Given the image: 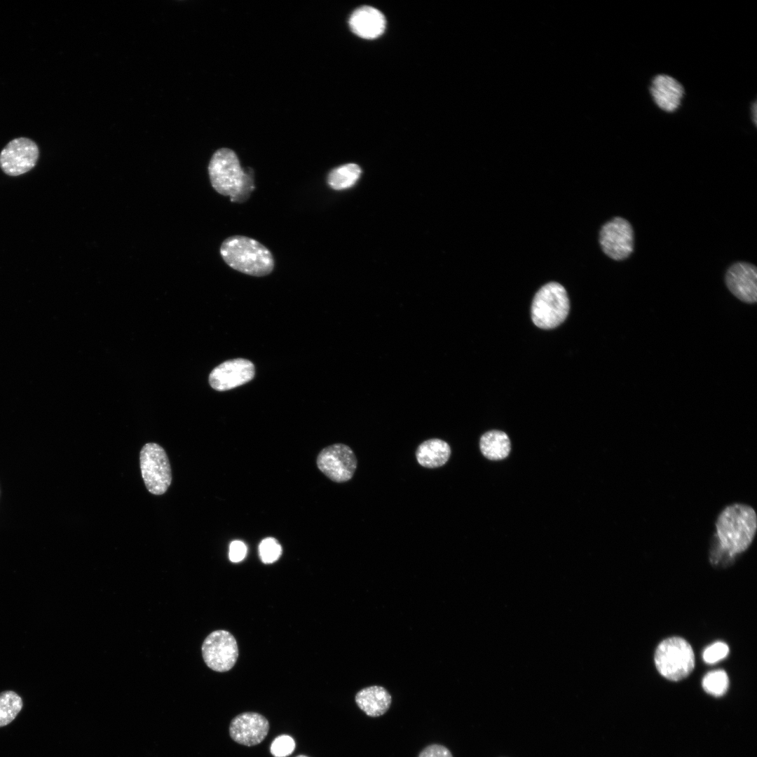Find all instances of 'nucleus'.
Instances as JSON below:
<instances>
[{
  "mask_svg": "<svg viewBox=\"0 0 757 757\" xmlns=\"http://www.w3.org/2000/svg\"><path fill=\"white\" fill-rule=\"evenodd\" d=\"M717 546L735 557L751 545L757 529L753 507L743 503L725 507L716 521Z\"/></svg>",
  "mask_w": 757,
  "mask_h": 757,
  "instance_id": "obj_1",
  "label": "nucleus"
},
{
  "mask_svg": "<svg viewBox=\"0 0 757 757\" xmlns=\"http://www.w3.org/2000/svg\"><path fill=\"white\" fill-rule=\"evenodd\" d=\"M207 169L213 189L221 195L230 196L232 202H244L254 188L252 174L245 172L236 154L230 149L217 150Z\"/></svg>",
  "mask_w": 757,
  "mask_h": 757,
  "instance_id": "obj_2",
  "label": "nucleus"
},
{
  "mask_svg": "<svg viewBox=\"0 0 757 757\" xmlns=\"http://www.w3.org/2000/svg\"><path fill=\"white\" fill-rule=\"evenodd\" d=\"M220 254L229 266L252 276L267 275L275 266L271 251L259 241L245 236L226 238L221 245Z\"/></svg>",
  "mask_w": 757,
  "mask_h": 757,
  "instance_id": "obj_3",
  "label": "nucleus"
},
{
  "mask_svg": "<svg viewBox=\"0 0 757 757\" xmlns=\"http://www.w3.org/2000/svg\"><path fill=\"white\" fill-rule=\"evenodd\" d=\"M654 662L657 671L665 678L678 681L688 677L695 668V654L683 638L671 636L656 648Z\"/></svg>",
  "mask_w": 757,
  "mask_h": 757,
  "instance_id": "obj_4",
  "label": "nucleus"
},
{
  "mask_svg": "<svg viewBox=\"0 0 757 757\" xmlns=\"http://www.w3.org/2000/svg\"><path fill=\"white\" fill-rule=\"evenodd\" d=\"M570 308L565 288L558 282L543 285L535 294L531 306V318L539 328L557 327L566 318Z\"/></svg>",
  "mask_w": 757,
  "mask_h": 757,
  "instance_id": "obj_5",
  "label": "nucleus"
},
{
  "mask_svg": "<svg viewBox=\"0 0 757 757\" xmlns=\"http://www.w3.org/2000/svg\"><path fill=\"white\" fill-rule=\"evenodd\" d=\"M139 464L147 490L154 495L165 493L172 482V470L164 449L156 443L145 444L139 453Z\"/></svg>",
  "mask_w": 757,
  "mask_h": 757,
  "instance_id": "obj_6",
  "label": "nucleus"
},
{
  "mask_svg": "<svg viewBox=\"0 0 757 757\" xmlns=\"http://www.w3.org/2000/svg\"><path fill=\"white\" fill-rule=\"evenodd\" d=\"M201 649L206 665L215 671L230 670L238 657L236 640L226 630H216L210 633L205 639Z\"/></svg>",
  "mask_w": 757,
  "mask_h": 757,
  "instance_id": "obj_7",
  "label": "nucleus"
},
{
  "mask_svg": "<svg viewBox=\"0 0 757 757\" xmlns=\"http://www.w3.org/2000/svg\"><path fill=\"white\" fill-rule=\"evenodd\" d=\"M318 469L335 482L350 480L357 468V458L352 449L343 444L324 448L316 460Z\"/></svg>",
  "mask_w": 757,
  "mask_h": 757,
  "instance_id": "obj_8",
  "label": "nucleus"
},
{
  "mask_svg": "<svg viewBox=\"0 0 757 757\" xmlns=\"http://www.w3.org/2000/svg\"><path fill=\"white\" fill-rule=\"evenodd\" d=\"M599 243L603 252L612 259H627L634 250V231L631 224L620 217L607 221L600 230Z\"/></svg>",
  "mask_w": 757,
  "mask_h": 757,
  "instance_id": "obj_9",
  "label": "nucleus"
},
{
  "mask_svg": "<svg viewBox=\"0 0 757 757\" xmlns=\"http://www.w3.org/2000/svg\"><path fill=\"white\" fill-rule=\"evenodd\" d=\"M39 156L37 144L27 137L10 141L0 153V168L10 176H18L31 170Z\"/></svg>",
  "mask_w": 757,
  "mask_h": 757,
  "instance_id": "obj_10",
  "label": "nucleus"
},
{
  "mask_svg": "<svg viewBox=\"0 0 757 757\" xmlns=\"http://www.w3.org/2000/svg\"><path fill=\"white\" fill-rule=\"evenodd\" d=\"M254 373V366L250 361L238 358L215 367L210 374L209 382L214 390L225 391L249 382Z\"/></svg>",
  "mask_w": 757,
  "mask_h": 757,
  "instance_id": "obj_11",
  "label": "nucleus"
},
{
  "mask_svg": "<svg viewBox=\"0 0 757 757\" xmlns=\"http://www.w3.org/2000/svg\"><path fill=\"white\" fill-rule=\"evenodd\" d=\"M729 291L738 299L746 304L757 301L756 267L747 262H737L728 269L725 277Z\"/></svg>",
  "mask_w": 757,
  "mask_h": 757,
  "instance_id": "obj_12",
  "label": "nucleus"
},
{
  "mask_svg": "<svg viewBox=\"0 0 757 757\" xmlns=\"http://www.w3.org/2000/svg\"><path fill=\"white\" fill-rule=\"evenodd\" d=\"M269 730V723L261 714L245 712L236 716L231 722L229 733L237 743L254 746L261 743Z\"/></svg>",
  "mask_w": 757,
  "mask_h": 757,
  "instance_id": "obj_13",
  "label": "nucleus"
},
{
  "mask_svg": "<svg viewBox=\"0 0 757 757\" xmlns=\"http://www.w3.org/2000/svg\"><path fill=\"white\" fill-rule=\"evenodd\" d=\"M649 91L657 107L667 113L676 111L685 95L683 85L665 74H657L652 79Z\"/></svg>",
  "mask_w": 757,
  "mask_h": 757,
  "instance_id": "obj_14",
  "label": "nucleus"
},
{
  "mask_svg": "<svg viewBox=\"0 0 757 757\" xmlns=\"http://www.w3.org/2000/svg\"><path fill=\"white\" fill-rule=\"evenodd\" d=\"M352 32L364 39H375L383 34L386 28L384 15L376 8L364 6L355 10L349 19Z\"/></svg>",
  "mask_w": 757,
  "mask_h": 757,
  "instance_id": "obj_15",
  "label": "nucleus"
},
{
  "mask_svg": "<svg viewBox=\"0 0 757 757\" xmlns=\"http://www.w3.org/2000/svg\"><path fill=\"white\" fill-rule=\"evenodd\" d=\"M355 701L367 716L375 718L388 711L392 704V697L383 686H371L359 690L355 695Z\"/></svg>",
  "mask_w": 757,
  "mask_h": 757,
  "instance_id": "obj_16",
  "label": "nucleus"
},
{
  "mask_svg": "<svg viewBox=\"0 0 757 757\" xmlns=\"http://www.w3.org/2000/svg\"><path fill=\"white\" fill-rule=\"evenodd\" d=\"M451 449L448 443L439 439H430L421 443L416 452L418 463L428 468L444 465L449 460Z\"/></svg>",
  "mask_w": 757,
  "mask_h": 757,
  "instance_id": "obj_17",
  "label": "nucleus"
},
{
  "mask_svg": "<svg viewBox=\"0 0 757 757\" xmlns=\"http://www.w3.org/2000/svg\"><path fill=\"white\" fill-rule=\"evenodd\" d=\"M482 454L489 460H501L510 451V441L507 435L500 430H491L484 433L479 442Z\"/></svg>",
  "mask_w": 757,
  "mask_h": 757,
  "instance_id": "obj_18",
  "label": "nucleus"
},
{
  "mask_svg": "<svg viewBox=\"0 0 757 757\" xmlns=\"http://www.w3.org/2000/svg\"><path fill=\"white\" fill-rule=\"evenodd\" d=\"M360 174L361 169L359 165L348 163L332 170L327 175V182L332 189H346L355 184Z\"/></svg>",
  "mask_w": 757,
  "mask_h": 757,
  "instance_id": "obj_19",
  "label": "nucleus"
},
{
  "mask_svg": "<svg viewBox=\"0 0 757 757\" xmlns=\"http://www.w3.org/2000/svg\"><path fill=\"white\" fill-rule=\"evenodd\" d=\"M23 707L21 697L13 690L0 693V728L10 724Z\"/></svg>",
  "mask_w": 757,
  "mask_h": 757,
  "instance_id": "obj_20",
  "label": "nucleus"
},
{
  "mask_svg": "<svg viewBox=\"0 0 757 757\" xmlns=\"http://www.w3.org/2000/svg\"><path fill=\"white\" fill-rule=\"evenodd\" d=\"M702 686L704 690L711 695L722 696L729 687L728 676L723 669L711 671L703 677Z\"/></svg>",
  "mask_w": 757,
  "mask_h": 757,
  "instance_id": "obj_21",
  "label": "nucleus"
},
{
  "mask_svg": "<svg viewBox=\"0 0 757 757\" xmlns=\"http://www.w3.org/2000/svg\"><path fill=\"white\" fill-rule=\"evenodd\" d=\"M260 558L264 564H271L279 559L282 554V547L273 538H266L259 544Z\"/></svg>",
  "mask_w": 757,
  "mask_h": 757,
  "instance_id": "obj_22",
  "label": "nucleus"
},
{
  "mask_svg": "<svg viewBox=\"0 0 757 757\" xmlns=\"http://www.w3.org/2000/svg\"><path fill=\"white\" fill-rule=\"evenodd\" d=\"M295 749L294 739L287 735L278 736L273 741L270 751L275 757H286L292 753Z\"/></svg>",
  "mask_w": 757,
  "mask_h": 757,
  "instance_id": "obj_23",
  "label": "nucleus"
},
{
  "mask_svg": "<svg viewBox=\"0 0 757 757\" xmlns=\"http://www.w3.org/2000/svg\"><path fill=\"white\" fill-rule=\"evenodd\" d=\"M729 647L723 641H716L707 647L703 653V660L707 664H715L725 659L729 654Z\"/></svg>",
  "mask_w": 757,
  "mask_h": 757,
  "instance_id": "obj_24",
  "label": "nucleus"
},
{
  "mask_svg": "<svg viewBox=\"0 0 757 757\" xmlns=\"http://www.w3.org/2000/svg\"><path fill=\"white\" fill-rule=\"evenodd\" d=\"M418 757H453V755L446 746L432 744L422 749Z\"/></svg>",
  "mask_w": 757,
  "mask_h": 757,
  "instance_id": "obj_25",
  "label": "nucleus"
},
{
  "mask_svg": "<svg viewBox=\"0 0 757 757\" xmlns=\"http://www.w3.org/2000/svg\"><path fill=\"white\" fill-rule=\"evenodd\" d=\"M247 552V547L244 543L240 540H234L230 544L229 559L232 562L242 561Z\"/></svg>",
  "mask_w": 757,
  "mask_h": 757,
  "instance_id": "obj_26",
  "label": "nucleus"
},
{
  "mask_svg": "<svg viewBox=\"0 0 757 757\" xmlns=\"http://www.w3.org/2000/svg\"><path fill=\"white\" fill-rule=\"evenodd\" d=\"M751 112L752 121H753V124L755 125H756V122H757V121H756V119H757V104H756V101H755L753 103H752L751 107Z\"/></svg>",
  "mask_w": 757,
  "mask_h": 757,
  "instance_id": "obj_27",
  "label": "nucleus"
},
{
  "mask_svg": "<svg viewBox=\"0 0 757 757\" xmlns=\"http://www.w3.org/2000/svg\"><path fill=\"white\" fill-rule=\"evenodd\" d=\"M296 757H308V756H305V755H299V756H297Z\"/></svg>",
  "mask_w": 757,
  "mask_h": 757,
  "instance_id": "obj_28",
  "label": "nucleus"
}]
</instances>
